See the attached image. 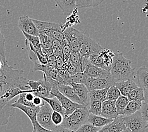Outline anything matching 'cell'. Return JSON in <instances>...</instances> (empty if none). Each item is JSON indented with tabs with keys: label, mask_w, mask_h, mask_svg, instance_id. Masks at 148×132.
I'll return each mask as SVG.
<instances>
[{
	"label": "cell",
	"mask_w": 148,
	"mask_h": 132,
	"mask_svg": "<svg viewBox=\"0 0 148 132\" xmlns=\"http://www.w3.org/2000/svg\"><path fill=\"white\" fill-rule=\"evenodd\" d=\"M53 131V132H75V131H73L72 130H69V129H67V128H63L61 126V125L56 126Z\"/></svg>",
	"instance_id": "cell-47"
},
{
	"label": "cell",
	"mask_w": 148,
	"mask_h": 132,
	"mask_svg": "<svg viewBox=\"0 0 148 132\" xmlns=\"http://www.w3.org/2000/svg\"><path fill=\"white\" fill-rule=\"evenodd\" d=\"M121 95L120 90L114 84L108 88L106 94V100H116Z\"/></svg>",
	"instance_id": "cell-36"
},
{
	"label": "cell",
	"mask_w": 148,
	"mask_h": 132,
	"mask_svg": "<svg viewBox=\"0 0 148 132\" xmlns=\"http://www.w3.org/2000/svg\"><path fill=\"white\" fill-rule=\"evenodd\" d=\"M87 108L89 113L101 116L102 110V102L99 100H89Z\"/></svg>",
	"instance_id": "cell-32"
},
{
	"label": "cell",
	"mask_w": 148,
	"mask_h": 132,
	"mask_svg": "<svg viewBox=\"0 0 148 132\" xmlns=\"http://www.w3.org/2000/svg\"><path fill=\"white\" fill-rule=\"evenodd\" d=\"M144 101L148 104V90H144Z\"/></svg>",
	"instance_id": "cell-48"
},
{
	"label": "cell",
	"mask_w": 148,
	"mask_h": 132,
	"mask_svg": "<svg viewBox=\"0 0 148 132\" xmlns=\"http://www.w3.org/2000/svg\"><path fill=\"white\" fill-rule=\"evenodd\" d=\"M115 85L120 90L121 95L125 97H127L131 90L138 87L137 83L132 78L115 83Z\"/></svg>",
	"instance_id": "cell-19"
},
{
	"label": "cell",
	"mask_w": 148,
	"mask_h": 132,
	"mask_svg": "<svg viewBox=\"0 0 148 132\" xmlns=\"http://www.w3.org/2000/svg\"><path fill=\"white\" fill-rule=\"evenodd\" d=\"M4 64H4V62H3V61L2 60L0 59V69L1 68V67H3V66L4 65Z\"/></svg>",
	"instance_id": "cell-50"
},
{
	"label": "cell",
	"mask_w": 148,
	"mask_h": 132,
	"mask_svg": "<svg viewBox=\"0 0 148 132\" xmlns=\"http://www.w3.org/2000/svg\"><path fill=\"white\" fill-rule=\"evenodd\" d=\"M11 105L12 107L14 108H16V109H18L19 110L22 111L23 113H25L26 116L29 118L30 120H31L32 124H34L37 121L36 117L38 111L36 109H34V108L31 107L27 106L21 103H18L16 101L15 102H12Z\"/></svg>",
	"instance_id": "cell-18"
},
{
	"label": "cell",
	"mask_w": 148,
	"mask_h": 132,
	"mask_svg": "<svg viewBox=\"0 0 148 132\" xmlns=\"http://www.w3.org/2000/svg\"><path fill=\"white\" fill-rule=\"evenodd\" d=\"M69 84L73 88L77 96L80 98L83 104L87 107L89 102V91L86 84L73 82H71Z\"/></svg>",
	"instance_id": "cell-15"
},
{
	"label": "cell",
	"mask_w": 148,
	"mask_h": 132,
	"mask_svg": "<svg viewBox=\"0 0 148 132\" xmlns=\"http://www.w3.org/2000/svg\"><path fill=\"white\" fill-rule=\"evenodd\" d=\"M129 101H144V90L140 87H137L131 90L127 95Z\"/></svg>",
	"instance_id": "cell-30"
},
{
	"label": "cell",
	"mask_w": 148,
	"mask_h": 132,
	"mask_svg": "<svg viewBox=\"0 0 148 132\" xmlns=\"http://www.w3.org/2000/svg\"><path fill=\"white\" fill-rule=\"evenodd\" d=\"M88 60L89 61V62L90 64H92V65L107 70H110V69L108 68V67L105 65V64H104L101 57L99 56V53L92 54V55H90L88 57Z\"/></svg>",
	"instance_id": "cell-35"
},
{
	"label": "cell",
	"mask_w": 148,
	"mask_h": 132,
	"mask_svg": "<svg viewBox=\"0 0 148 132\" xmlns=\"http://www.w3.org/2000/svg\"><path fill=\"white\" fill-rule=\"evenodd\" d=\"M32 20L38 28L39 34H42L49 37H53L60 41L65 39L61 26L58 23L41 21V20L36 19H32Z\"/></svg>",
	"instance_id": "cell-5"
},
{
	"label": "cell",
	"mask_w": 148,
	"mask_h": 132,
	"mask_svg": "<svg viewBox=\"0 0 148 132\" xmlns=\"http://www.w3.org/2000/svg\"><path fill=\"white\" fill-rule=\"evenodd\" d=\"M63 32L72 52H79V43L77 35V30L72 27H69L64 29Z\"/></svg>",
	"instance_id": "cell-14"
},
{
	"label": "cell",
	"mask_w": 148,
	"mask_h": 132,
	"mask_svg": "<svg viewBox=\"0 0 148 132\" xmlns=\"http://www.w3.org/2000/svg\"><path fill=\"white\" fill-rule=\"evenodd\" d=\"M101 116L110 119H115L119 116L116 112L115 100H106L103 102Z\"/></svg>",
	"instance_id": "cell-16"
},
{
	"label": "cell",
	"mask_w": 148,
	"mask_h": 132,
	"mask_svg": "<svg viewBox=\"0 0 148 132\" xmlns=\"http://www.w3.org/2000/svg\"><path fill=\"white\" fill-rule=\"evenodd\" d=\"M142 103L143 102L140 101H129L125 109L123 110L122 116L120 117L128 116L136 113L137 111L140 110Z\"/></svg>",
	"instance_id": "cell-25"
},
{
	"label": "cell",
	"mask_w": 148,
	"mask_h": 132,
	"mask_svg": "<svg viewBox=\"0 0 148 132\" xmlns=\"http://www.w3.org/2000/svg\"><path fill=\"white\" fill-rule=\"evenodd\" d=\"M131 63L132 61L125 58L122 53L117 52L115 53L110 70L111 76L115 83L133 79L135 69L131 67Z\"/></svg>",
	"instance_id": "cell-1"
},
{
	"label": "cell",
	"mask_w": 148,
	"mask_h": 132,
	"mask_svg": "<svg viewBox=\"0 0 148 132\" xmlns=\"http://www.w3.org/2000/svg\"><path fill=\"white\" fill-rule=\"evenodd\" d=\"M113 120V119H110V118H106L102 116L89 113L87 122L96 127L102 128L112 123Z\"/></svg>",
	"instance_id": "cell-21"
},
{
	"label": "cell",
	"mask_w": 148,
	"mask_h": 132,
	"mask_svg": "<svg viewBox=\"0 0 148 132\" xmlns=\"http://www.w3.org/2000/svg\"><path fill=\"white\" fill-rule=\"evenodd\" d=\"M41 98L46 102H47L49 105V106L51 107V109L53 111L58 112V113H61L63 116L65 117V109H64V108L62 107L61 104L60 103V102L56 97L47 98L41 97Z\"/></svg>",
	"instance_id": "cell-28"
},
{
	"label": "cell",
	"mask_w": 148,
	"mask_h": 132,
	"mask_svg": "<svg viewBox=\"0 0 148 132\" xmlns=\"http://www.w3.org/2000/svg\"><path fill=\"white\" fill-rule=\"evenodd\" d=\"M86 86L89 91L93 90H101L108 88L111 86L114 85L115 82L112 77L110 78H96V77H88L86 82Z\"/></svg>",
	"instance_id": "cell-11"
},
{
	"label": "cell",
	"mask_w": 148,
	"mask_h": 132,
	"mask_svg": "<svg viewBox=\"0 0 148 132\" xmlns=\"http://www.w3.org/2000/svg\"><path fill=\"white\" fill-rule=\"evenodd\" d=\"M32 102H33L34 105V106L36 107L40 108V107H41L42 105L45 104V101L41 97L36 95H35V97H34V98Z\"/></svg>",
	"instance_id": "cell-46"
},
{
	"label": "cell",
	"mask_w": 148,
	"mask_h": 132,
	"mask_svg": "<svg viewBox=\"0 0 148 132\" xmlns=\"http://www.w3.org/2000/svg\"><path fill=\"white\" fill-rule=\"evenodd\" d=\"M137 86L143 90H148V68L146 66H141L136 71Z\"/></svg>",
	"instance_id": "cell-20"
},
{
	"label": "cell",
	"mask_w": 148,
	"mask_h": 132,
	"mask_svg": "<svg viewBox=\"0 0 148 132\" xmlns=\"http://www.w3.org/2000/svg\"><path fill=\"white\" fill-rule=\"evenodd\" d=\"M108 88L101 90H93L89 91V100H99L104 102L106 100Z\"/></svg>",
	"instance_id": "cell-29"
},
{
	"label": "cell",
	"mask_w": 148,
	"mask_h": 132,
	"mask_svg": "<svg viewBox=\"0 0 148 132\" xmlns=\"http://www.w3.org/2000/svg\"><path fill=\"white\" fill-rule=\"evenodd\" d=\"M32 132H36V131L34 129H33V130H32Z\"/></svg>",
	"instance_id": "cell-52"
},
{
	"label": "cell",
	"mask_w": 148,
	"mask_h": 132,
	"mask_svg": "<svg viewBox=\"0 0 148 132\" xmlns=\"http://www.w3.org/2000/svg\"><path fill=\"white\" fill-rule=\"evenodd\" d=\"M56 87L60 91V93H62L63 95H65L70 100H71L72 101L74 102L78 103L79 104H82L84 106H85L81 101V100L80 99V98L77 96V95L75 92L73 88L70 84H63L58 83L56 85Z\"/></svg>",
	"instance_id": "cell-17"
},
{
	"label": "cell",
	"mask_w": 148,
	"mask_h": 132,
	"mask_svg": "<svg viewBox=\"0 0 148 132\" xmlns=\"http://www.w3.org/2000/svg\"><path fill=\"white\" fill-rule=\"evenodd\" d=\"M1 26L0 25V55L1 56L3 62L5 64H7L5 54V38L1 31Z\"/></svg>",
	"instance_id": "cell-39"
},
{
	"label": "cell",
	"mask_w": 148,
	"mask_h": 132,
	"mask_svg": "<svg viewBox=\"0 0 148 132\" xmlns=\"http://www.w3.org/2000/svg\"><path fill=\"white\" fill-rule=\"evenodd\" d=\"M39 38L41 44V47L42 49V52L44 55H53V49L52 46V44L51 41V39L49 36L39 34Z\"/></svg>",
	"instance_id": "cell-23"
},
{
	"label": "cell",
	"mask_w": 148,
	"mask_h": 132,
	"mask_svg": "<svg viewBox=\"0 0 148 132\" xmlns=\"http://www.w3.org/2000/svg\"><path fill=\"white\" fill-rule=\"evenodd\" d=\"M127 128L132 132H144L146 128V122L143 119L140 111L128 116L122 117Z\"/></svg>",
	"instance_id": "cell-8"
},
{
	"label": "cell",
	"mask_w": 148,
	"mask_h": 132,
	"mask_svg": "<svg viewBox=\"0 0 148 132\" xmlns=\"http://www.w3.org/2000/svg\"><path fill=\"white\" fill-rule=\"evenodd\" d=\"M0 59L3 60V59H2V57H1V55H0Z\"/></svg>",
	"instance_id": "cell-53"
},
{
	"label": "cell",
	"mask_w": 148,
	"mask_h": 132,
	"mask_svg": "<svg viewBox=\"0 0 148 132\" xmlns=\"http://www.w3.org/2000/svg\"><path fill=\"white\" fill-rule=\"evenodd\" d=\"M122 132H132V131H131L130 130V129H129V128H125V130H123Z\"/></svg>",
	"instance_id": "cell-51"
},
{
	"label": "cell",
	"mask_w": 148,
	"mask_h": 132,
	"mask_svg": "<svg viewBox=\"0 0 148 132\" xmlns=\"http://www.w3.org/2000/svg\"><path fill=\"white\" fill-rule=\"evenodd\" d=\"M71 52H72L71 49H70L69 45L66 42V41L65 39L63 40V44L62 48L61 49V53H62V55L63 57V58L64 60H65V62H66V61L69 60Z\"/></svg>",
	"instance_id": "cell-41"
},
{
	"label": "cell",
	"mask_w": 148,
	"mask_h": 132,
	"mask_svg": "<svg viewBox=\"0 0 148 132\" xmlns=\"http://www.w3.org/2000/svg\"><path fill=\"white\" fill-rule=\"evenodd\" d=\"M23 36H25L27 40H28L31 43V45L34 46V48L36 49V50L38 52L39 54H41L42 55H45L42 52V49L41 47V44H40V41L39 36H32L30 35L27 34L25 32H22Z\"/></svg>",
	"instance_id": "cell-33"
},
{
	"label": "cell",
	"mask_w": 148,
	"mask_h": 132,
	"mask_svg": "<svg viewBox=\"0 0 148 132\" xmlns=\"http://www.w3.org/2000/svg\"><path fill=\"white\" fill-rule=\"evenodd\" d=\"M18 28L22 32H25L28 35L38 36L39 35V30L33 22L32 19L29 17L27 15L20 17L18 22Z\"/></svg>",
	"instance_id": "cell-12"
},
{
	"label": "cell",
	"mask_w": 148,
	"mask_h": 132,
	"mask_svg": "<svg viewBox=\"0 0 148 132\" xmlns=\"http://www.w3.org/2000/svg\"><path fill=\"white\" fill-rule=\"evenodd\" d=\"M101 128H98L93 126L91 124L86 122L80 126L75 132H97Z\"/></svg>",
	"instance_id": "cell-38"
},
{
	"label": "cell",
	"mask_w": 148,
	"mask_h": 132,
	"mask_svg": "<svg viewBox=\"0 0 148 132\" xmlns=\"http://www.w3.org/2000/svg\"><path fill=\"white\" fill-rule=\"evenodd\" d=\"M139 111L142 114L143 119L146 122V128H148V104L143 102Z\"/></svg>",
	"instance_id": "cell-44"
},
{
	"label": "cell",
	"mask_w": 148,
	"mask_h": 132,
	"mask_svg": "<svg viewBox=\"0 0 148 132\" xmlns=\"http://www.w3.org/2000/svg\"><path fill=\"white\" fill-rule=\"evenodd\" d=\"M110 132H122L127 128L122 117L118 116L108 124Z\"/></svg>",
	"instance_id": "cell-26"
},
{
	"label": "cell",
	"mask_w": 148,
	"mask_h": 132,
	"mask_svg": "<svg viewBox=\"0 0 148 132\" xmlns=\"http://www.w3.org/2000/svg\"><path fill=\"white\" fill-rule=\"evenodd\" d=\"M99 55L101 57L105 65L110 70V67L112 64L113 58L115 57V53L110 49L103 48L99 53Z\"/></svg>",
	"instance_id": "cell-27"
},
{
	"label": "cell",
	"mask_w": 148,
	"mask_h": 132,
	"mask_svg": "<svg viewBox=\"0 0 148 132\" xmlns=\"http://www.w3.org/2000/svg\"><path fill=\"white\" fill-rule=\"evenodd\" d=\"M53 111L49 105L45 102V104L40 107L36 117L37 121L41 126L50 130H53L56 126L51 120Z\"/></svg>",
	"instance_id": "cell-9"
},
{
	"label": "cell",
	"mask_w": 148,
	"mask_h": 132,
	"mask_svg": "<svg viewBox=\"0 0 148 132\" xmlns=\"http://www.w3.org/2000/svg\"><path fill=\"white\" fill-rule=\"evenodd\" d=\"M43 75V79L38 81L28 80V85L36 95L49 98L50 91L52 89L53 84H51L50 77L46 76L44 73Z\"/></svg>",
	"instance_id": "cell-6"
},
{
	"label": "cell",
	"mask_w": 148,
	"mask_h": 132,
	"mask_svg": "<svg viewBox=\"0 0 148 132\" xmlns=\"http://www.w3.org/2000/svg\"><path fill=\"white\" fill-rule=\"evenodd\" d=\"M88 76H87L84 73H77L74 75L70 76V79L71 82L77 83H83L86 84L87 79Z\"/></svg>",
	"instance_id": "cell-40"
},
{
	"label": "cell",
	"mask_w": 148,
	"mask_h": 132,
	"mask_svg": "<svg viewBox=\"0 0 148 132\" xmlns=\"http://www.w3.org/2000/svg\"><path fill=\"white\" fill-rule=\"evenodd\" d=\"M84 73L87 76L90 77H96V78H110L112 77L110 70H107L100 67H96L89 62L86 64L85 67Z\"/></svg>",
	"instance_id": "cell-13"
},
{
	"label": "cell",
	"mask_w": 148,
	"mask_h": 132,
	"mask_svg": "<svg viewBox=\"0 0 148 132\" xmlns=\"http://www.w3.org/2000/svg\"><path fill=\"white\" fill-rule=\"evenodd\" d=\"M77 35L79 43V52L82 57L88 59L90 55L99 53L103 48L95 39L84 33L77 30Z\"/></svg>",
	"instance_id": "cell-4"
},
{
	"label": "cell",
	"mask_w": 148,
	"mask_h": 132,
	"mask_svg": "<svg viewBox=\"0 0 148 132\" xmlns=\"http://www.w3.org/2000/svg\"><path fill=\"white\" fill-rule=\"evenodd\" d=\"M0 83H6L22 90H30L28 80L23 76V70L4 64L0 69Z\"/></svg>",
	"instance_id": "cell-2"
},
{
	"label": "cell",
	"mask_w": 148,
	"mask_h": 132,
	"mask_svg": "<svg viewBox=\"0 0 148 132\" xmlns=\"http://www.w3.org/2000/svg\"><path fill=\"white\" fill-rule=\"evenodd\" d=\"M129 102V100L127 99V97L125 96H123L122 95L115 100V106L118 116H122L123 111L125 109Z\"/></svg>",
	"instance_id": "cell-34"
},
{
	"label": "cell",
	"mask_w": 148,
	"mask_h": 132,
	"mask_svg": "<svg viewBox=\"0 0 148 132\" xmlns=\"http://www.w3.org/2000/svg\"><path fill=\"white\" fill-rule=\"evenodd\" d=\"M64 116L63 115L56 111H53L52 115H51V120L53 123L55 125V126H59L61 125L63 120Z\"/></svg>",
	"instance_id": "cell-42"
},
{
	"label": "cell",
	"mask_w": 148,
	"mask_h": 132,
	"mask_svg": "<svg viewBox=\"0 0 148 132\" xmlns=\"http://www.w3.org/2000/svg\"><path fill=\"white\" fill-rule=\"evenodd\" d=\"M80 59H81V55H80L79 52H71V53H70L69 59V60L70 62L75 64L77 66H80Z\"/></svg>",
	"instance_id": "cell-43"
},
{
	"label": "cell",
	"mask_w": 148,
	"mask_h": 132,
	"mask_svg": "<svg viewBox=\"0 0 148 132\" xmlns=\"http://www.w3.org/2000/svg\"><path fill=\"white\" fill-rule=\"evenodd\" d=\"M62 11L66 15H70L77 8V0H54Z\"/></svg>",
	"instance_id": "cell-22"
},
{
	"label": "cell",
	"mask_w": 148,
	"mask_h": 132,
	"mask_svg": "<svg viewBox=\"0 0 148 132\" xmlns=\"http://www.w3.org/2000/svg\"><path fill=\"white\" fill-rule=\"evenodd\" d=\"M64 68L67 71V73L69 74V75L72 76L74 74H77V73H80V66H78L72 63L71 62L68 60L66 62H65V64H64Z\"/></svg>",
	"instance_id": "cell-37"
},
{
	"label": "cell",
	"mask_w": 148,
	"mask_h": 132,
	"mask_svg": "<svg viewBox=\"0 0 148 132\" xmlns=\"http://www.w3.org/2000/svg\"><path fill=\"white\" fill-rule=\"evenodd\" d=\"M105 0H77V7L80 8H94L99 6Z\"/></svg>",
	"instance_id": "cell-31"
},
{
	"label": "cell",
	"mask_w": 148,
	"mask_h": 132,
	"mask_svg": "<svg viewBox=\"0 0 148 132\" xmlns=\"http://www.w3.org/2000/svg\"><path fill=\"white\" fill-rule=\"evenodd\" d=\"M89 114L87 107L79 108L72 113L63 117L61 126L75 131L80 126L86 123Z\"/></svg>",
	"instance_id": "cell-3"
},
{
	"label": "cell",
	"mask_w": 148,
	"mask_h": 132,
	"mask_svg": "<svg viewBox=\"0 0 148 132\" xmlns=\"http://www.w3.org/2000/svg\"><path fill=\"white\" fill-rule=\"evenodd\" d=\"M34 97L35 95L33 93V91H26V92H23L19 95L18 99L16 100V102L18 103L25 105V106L31 107L39 111L40 108L36 107L32 102Z\"/></svg>",
	"instance_id": "cell-24"
},
{
	"label": "cell",
	"mask_w": 148,
	"mask_h": 132,
	"mask_svg": "<svg viewBox=\"0 0 148 132\" xmlns=\"http://www.w3.org/2000/svg\"><path fill=\"white\" fill-rule=\"evenodd\" d=\"M32 126L33 129H34L36 131V132H53V130L46 129V128L41 126V125L38 123V121H36L34 124H32Z\"/></svg>",
	"instance_id": "cell-45"
},
{
	"label": "cell",
	"mask_w": 148,
	"mask_h": 132,
	"mask_svg": "<svg viewBox=\"0 0 148 132\" xmlns=\"http://www.w3.org/2000/svg\"><path fill=\"white\" fill-rule=\"evenodd\" d=\"M97 132H110L108 124H107L106 126L102 127Z\"/></svg>",
	"instance_id": "cell-49"
},
{
	"label": "cell",
	"mask_w": 148,
	"mask_h": 132,
	"mask_svg": "<svg viewBox=\"0 0 148 132\" xmlns=\"http://www.w3.org/2000/svg\"><path fill=\"white\" fill-rule=\"evenodd\" d=\"M56 85L57 84L53 86L52 89L51 91H50L49 98L56 97L60 103L61 104L62 107L65 109V117L72 113L77 109L86 107V106H84L82 104H79L78 103L74 102L70 100L65 95H63L62 93L60 92L58 89L57 88Z\"/></svg>",
	"instance_id": "cell-7"
},
{
	"label": "cell",
	"mask_w": 148,
	"mask_h": 132,
	"mask_svg": "<svg viewBox=\"0 0 148 132\" xmlns=\"http://www.w3.org/2000/svg\"><path fill=\"white\" fill-rule=\"evenodd\" d=\"M12 102L0 95V126H5L9 123V118L15 114V109Z\"/></svg>",
	"instance_id": "cell-10"
}]
</instances>
